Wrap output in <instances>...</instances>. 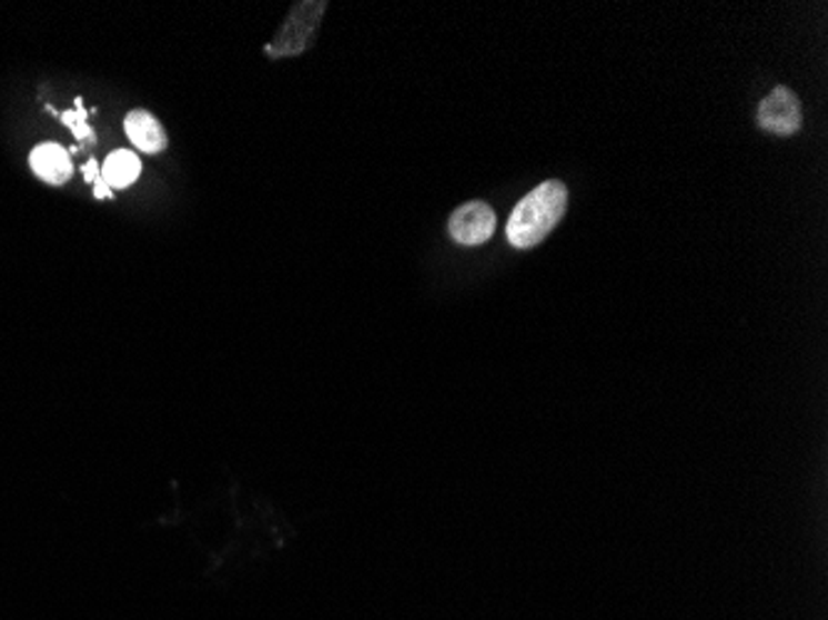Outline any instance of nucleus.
Masks as SVG:
<instances>
[{
  "label": "nucleus",
  "mask_w": 828,
  "mask_h": 620,
  "mask_svg": "<svg viewBox=\"0 0 828 620\" xmlns=\"http://www.w3.org/2000/svg\"><path fill=\"white\" fill-rule=\"evenodd\" d=\"M568 207V189L564 181L548 179L514 207L506 223V239L514 249H534L546 241L551 231L558 227Z\"/></svg>",
  "instance_id": "1"
},
{
  "label": "nucleus",
  "mask_w": 828,
  "mask_h": 620,
  "mask_svg": "<svg viewBox=\"0 0 828 620\" xmlns=\"http://www.w3.org/2000/svg\"><path fill=\"white\" fill-rule=\"evenodd\" d=\"M325 10V3H299L293 8V13L285 20L281 33L269 46V56L273 58H285V56H299L311 42L321 16Z\"/></svg>",
  "instance_id": "2"
},
{
  "label": "nucleus",
  "mask_w": 828,
  "mask_h": 620,
  "mask_svg": "<svg viewBox=\"0 0 828 620\" xmlns=\"http://www.w3.org/2000/svg\"><path fill=\"white\" fill-rule=\"evenodd\" d=\"M757 122L764 132L777 137H791L801 130L804 114L801 102L789 88H774L767 98L759 102Z\"/></svg>",
  "instance_id": "3"
},
{
  "label": "nucleus",
  "mask_w": 828,
  "mask_h": 620,
  "mask_svg": "<svg viewBox=\"0 0 828 620\" xmlns=\"http://www.w3.org/2000/svg\"><path fill=\"white\" fill-rule=\"evenodd\" d=\"M496 213L486 201H469L450 217V237L460 246H482L494 237Z\"/></svg>",
  "instance_id": "4"
},
{
  "label": "nucleus",
  "mask_w": 828,
  "mask_h": 620,
  "mask_svg": "<svg viewBox=\"0 0 828 620\" xmlns=\"http://www.w3.org/2000/svg\"><path fill=\"white\" fill-rule=\"evenodd\" d=\"M30 167H33V172L42 181H48V184H65L72 174L70 154L60 144L52 142L40 144L30 152Z\"/></svg>",
  "instance_id": "5"
},
{
  "label": "nucleus",
  "mask_w": 828,
  "mask_h": 620,
  "mask_svg": "<svg viewBox=\"0 0 828 620\" xmlns=\"http://www.w3.org/2000/svg\"><path fill=\"white\" fill-rule=\"evenodd\" d=\"M124 132L130 137V142L134 147H140L147 154H156L166 147L164 127L144 110H132L124 117Z\"/></svg>",
  "instance_id": "6"
},
{
  "label": "nucleus",
  "mask_w": 828,
  "mask_h": 620,
  "mask_svg": "<svg viewBox=\"0 0 828 620\" xmlns=\"http://www.w3.org/2000/svg\"><path fill=\"white\" fill-rule=\"evenodd\" d=\"M140 174H142L140 157L130 152V149H117V152H112L102 164L104 184L114 187V189H127L140 179Z\"/></svg>",
  "instance_id": "7"
},
{
  "label": "nucleus",
  "mask_w": 828,
  "mask_h": 620,
  "mask_svg": "<svg viewBox=\"0 0 828 620\" xmlns=\"http://www.w3.org/2000/svg\"><path fill=\"white\" fill-rule=\"evenodd\" d=\"M94 197H98V199H108L110 197V187L104 184L102 177H98V181H94Z\"/></svg>",
  "instance_id": "8"
},
{
  "label": "nucleus",
  "mask_w": 828,
  "mask_h": 620,
  "mask_svg": "<svg viewBox=\"0 0 828 620\" xmlns=\"http://www.w3.org/2000/svg\"><path fill=\"white\" fill-rule=\"evenodd\" d=\"M84 177H88V181H98V164L88 162V167H84Z\"/></svg>",
  "instance_id": "9"
}]
</instances>
